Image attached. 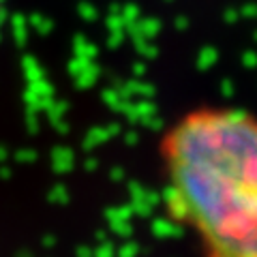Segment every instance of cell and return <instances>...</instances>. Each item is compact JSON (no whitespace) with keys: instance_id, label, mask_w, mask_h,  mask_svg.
Wrapping results in <instances>:
<instances>
[{"instance_id":"6da1fadb","label":"cell","mask_w":257,"mask_h":257,"mask_svg":"<svg viewBox=\"0 0 257 257\" xmlns=\"http://www.w3.org/2000/svg\"><path fill=\"white\" fill-rule=\"evenodd\" d=\"M163 199L202 257H257V116L199 107L161 140Z\"/></svg>"}]
</instances>
